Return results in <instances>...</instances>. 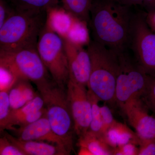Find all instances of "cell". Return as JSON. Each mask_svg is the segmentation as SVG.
Here are the masks:
<instances>
[{
	"instance_id": "6da1fadb",
	"label": "cell",
	"mask_w": 155,
	"mask_h": 155,
	"mask_svg": "<svg viewBox=\"0 0 155 155\" xmlns=\"http://www.w3.org/2000/svg\"><path fill=\"white\" fill-rule=\"evenodd\" d=\"M116 0H93L89 25L93 40L116 53L128 50L135 14Z\"/></svg>"
},
{
	"instance_id": "7a4b0ae2",
	"label": "cell",
	"mask_w": 155,
	"mask_h": 155,
	"mask_svg": "<svg viewBox=\"0 0 155 155\" xmlns=\"http://www.w3.org/2000/svg\"><path fill=\"white\" fill-rule=\"evenodd\" d=\"M87 49L91 64L88 89L100 101L115 104L119 67L118 54L93 40L88 43Z\"/></svg>"
},
{
	"instance_id": "3957f363",
	"label": "cell",
	"mask_w": 155,
	"mask_h": 155,
	"mask_svg": "<svg viewBox=\"0 0 155 155\" xmlns=\"http://www.w3.org/2000/svg\"><path fill=\"white\" fill-rule=\"evenodd\" d=\"M48 12L15 11L0 27V50L12 51L36 48Z\"/></svg>"
},
{
	"instance_id": "277c9868",
	"label": "cell",
	"mask_w": 155,
	"mask_h": 155,
	"mask_svg": "<svg viewBox=\"0 0 155 155\" xmlns=\"http://www.w3.org/2000/svg\"><path fill=\"white\" fill-rule=\"evenodd\" d=\"M37 50L55 83L66 90L69 69L64 39L54 29L49 19L40 34Z\"/></svg>"
},
{
	"instance_id": "5b68a950",
	"label": "cell",
	"mask_w": 155,
	"mask_h": 155,
	"mask_svg": "<svg viewBox=\"0 0 155 155\" xmlns=\"http://www.w3.org/2000/svg\"><path fill=\"white\" fill-rule=\"evenodd\" d=\"M0 67L14 78L27 79L37 88L54 81L36 48L6 51L0 50Z\"/></svg>"
},
{
	"instance_id": "8992f818",
	"label": "cell",
	"mask_w": 155,
	"mask_h": 155,
	"mask_svg": "<svg viewBox=\"0 0 155 155\" xmlns=\"http://www.w3.org/2000/svg\"><path fill=\"white\" fill-rule=\"evenodd\" d=\"M37 89L44 101L47 117L53 130L72 150L75 130L66 89L59 87L54 81Z\"/></svg>"
},
{
	"instance_id": "52a82bcc",
	"label": "cell",
	"mask_w": 155,
	"mask_h": 155,
	"mask_svg": "<svg viewBox=\"0 0 155 155\" xmlns=\"http://www.w3.org/2000/svg\"><path fill=\"white\" fill-rule=\"evenodd\" d=\"M119 67L116 80V103L122 108L131 99L140 97L148 75L127 50L117 53Z\"/></svg>"
},
{
	"instance_id": "ba28073f",
	"label": "cell",
	"mask_w": 155,
	"mask_h": 155,
	"mask_svg": "<svg viewBox=\"0 0 155 155\" xmlns=\"http://www.w3.org/2000/svg\"><path fill=\"white\" fill-rule=\"evenodd\" d=\"M128 48L147 74L155 75V33L147 24L144 13L135 14Z\"/></svg>"
},
{
	"instance_id": "9c48e42d",
	"label": "cell",
	"mask_w": 155,
	"mask_h": 155,
	"mask_svg": "<svg viewBox=\"0 0 155 155\" xmlns=\"http://www.w3.org/2000/svg\"><path fill=\"white\" fill-rule=\"evenodd\" d=\"M87 87L68 81L66 93L74 122V130L78 137L86 133L91 120V104Z\"/></svg>"
},
{
	"instance_id": "30bf717a",
	"label": "cell",
	"mask_w": 155,
	"mask_h": 155,
	"mask_svg": "<svg viewBox=\"0 0 155 155\" xmlns=\"http://www.w3.org/2000/svg\"><path fill=\"white\" fill-rule=\"evenodd\" d=\"M63 37L69 64V80L87 87L91 64L87 49L69 36Z\"/></svg>"
},
{
	"instance_id": "8fae6325",
	"label": "cell",
	"mask_w": 155,
	"mask_h": 155,
	"mask_svg": "<svg viewBox=\"0 0 155 155\" xmlns=\"http://www.w3.org/2000/svg\"><path fill=\"white\" fill-rule=\"evenodd\" d=\"M140 140L155 139V117L140 97L131 99L121 109Z\"/></svg>"
},
{
	"instance_id": "7c38bea8",
	"label": "cell",
	"mask_w": 155,
	"mask_h": 155,
	"mask_svg": "<svg viewBox=\"0 0 155 155\" xmlns=\"http://www.w3.org/2000/svg\"><path fill=\"white\" fill-rule=\"evenodd\" d=\"M11 130L16 132L17 138L19 139L46 142L57 145L69 152L72 151L64 140L54 132L46 114L31 124L17 129L14 127Z\"/></svg>"
},
{
	"instance_id": "4fadbf2b",
	"label": "cell",
	"mask_w": 155,
	"mask_h": 155,
	"mask_svg": "<svg viewBox=\"0 0 155 155\" xmlns=\"http://www.w3.org/2000/svg\"><path fill=\"white\" fill-rule=\"evenodd\" d=\"M4 135L24 153L25 155H67L70 154L67 150L57 145L46 142L25 140L14 137L7 132Z\"/></svg>"
},
{
	"instance_id": "5bb4252c",
	"label": "cell",
	"mask_w": 155,
	"mask_h": 155,
	"mask_svg": "<svg viewBox=\"0 0 155 155\" xmlns=\"http://www.w3.org/2000/svg\"><path fill=\"white\" fill-rule=\"evenodd\" d=\"M102 137L106 143L114 150L129 143H134L139 146L140 142L135 131L117 121L104 131Z\"/></svg>"
},
{
	"instance_id": "9a60e30c",
	"label": "cell",
	"mask_w": 155,
	"mask_h": 155,
	"mask_svg": "<svg viewBox=\"0 0 155 155\" xmlns=\"http://www.w3.org/2000/svg\"><path fill=\"white\" fill-rule=\"evenodd\" d=\"M78 145L79 155H114V149L106 143L102 136L89 130L78 137Z\"/></svg>"
},
{
	"instance_id": "2e32d148",
	"label": "cell",
	"mask_w": 155,
	"mask_h": 155,
	"mask_svg": "<svg viewBox=\"0 0 155 155\" xmlns=\"http://www.w3.org/2000/svg\"><path fill=\"white\" fill-rule=\"evenodd\" d=\"M31 82L27 79L17 78L9 91L11 110H16L25 105L38 94Z\"/></svg>"
},
{
	"instance_id": "e0dca14e",
	"label": "cell",
	"mask_w": 155,
	"mask_h": 155,
	"mask_svg": "<svg viewBox=\"0 0 155 155\" xmlns=\"http://www.w3.org/2000/svg\"><path fill=\"white\" fill-rule=\"evenodd\" d=\"M16 11L49 12L57 8L60 0H6Z\"/></svg>"
},
{
	"instance_id": "ac0fdd59",
	"label": "cell",
	"mask_w": 155,
	"mask_h": 155,
	"mask_svg": "<svg viewBox=\"0 0 155 155\" xmlns=\"http://www.w3.org/2000/svg\"><path fill=\"white\" fill-rule=\"evenodd\" d=\"M93 0H61L63 8L68 14L84 23H88Z\"/></svg>"
},
{
	"instance_id": "d6986e66",
	"label": "cell",
	"mask_w": 155,
	"mask_h": 155,
	"mask_svg": "<svg viewBox=\"0 0 155 155\" xmlns=\"http://www.w3.org/2000/svg\"><path fill=\"white\" fill-rule=\"evenodd\" d=\"M45 107L44 100L40 94H38L34 98L21 108L16 110H11L5 129L10 130L14 122L17 119L40 110Z\"/></svg>"
},
{
	"instance_id": "ffe728a7",
	"label": "cell",
	"mask_w": 155,
	"mask_h": 155,
	"mask_svg": "<svg viewBox=\"0 0 155 155\" xmlns=\"http://www.w3.org/2000/svg\"><path fill=\"white\" fill-rule=\"evenodd\" d=\"M88 95L91 104V120L88 130L96 135L102 136L104 125L101 107L99 105L100 100L88 89Z\"/></svg>"
},
{
	"instance_id": "44dd1931",
	"label": "cell",
	"mask_w": 155,
	"mask_h": 155,
	"mask_svg": "<svg viewBox=\"0 0 155 155\" xmlns=\"http://www.w3.org/2000/svg\"><path fill=\"white\" fill-rule=\"evenodd\" d=\"M140 98L155 117V75H148L146 85Z\"/></svg>"
},
{
	"instance_id": "7402d4cb",
	"label": "cell",
	"mask_w": 155,
	"mask_h": 155,
	"mask_svg": "<svg viewBox=\"0 0 155 155\" xmlns=\"http://www.w3.org/2000/svg\"><path fill=\"white\" fill-rule=\"evenodd\" d=\"M10 88L11 87L0 91V127L1 131L5 129L11 110L9 98Z\"/></svg>"
},
{
	"instance_id": "603a6c76",
	"label": "cell",
	"mask_w": 155,
	"mask_h": 155,
	"mask_svg": "<svg viewBox=\"0 0 155 155\" xmlns=\"http://www.w3.org/2000/svg\"><path fill=\"white\" fill-rule=\"evenodd\" d=\"M0 155H25L4 135L0 138Z\"/></svg>"
},
{
	"instance_id": "cb8c5ba5",
	"label": "cell",
	"mask_w": 155,
	"mask_h": 155,
	"mask_svg": "<svg viewBox=\"0 0 155 155\" xmlns=\"http://www.w3.org/2000/svg\"><path fill=\"white\" fill-rule=\"evenodd\" d=\"M46 114V109L45 107L43 108L40 110L31 113L28 115L19 118L17 119L16 122H14L12 127L10 130H11L14 126L18 125L19 127H23L31 124L35 122L37 120L40 119L41 117L45 116Z\"/></svg>"
},
{
	"instance_id": "d4e9b609",
	"label": "cell",
	"mask_w": 155,
	"mask_h": 155,
	"mask_svg": "<svg viewBox=\"0 0 155 155\" xmlns=\"http://www.w3.org/2000/svg\"><path fill=\"white\" fill-rule=\"evenodd\" d=\"M15 11L6 0H0V27Z\"/></svg>"
},
{
	"instance_id": "484cf974",
	"label": "cell",
	"mask_w": 155,
	"mask_h": 155,
	"mask_svg": "<svg viewBox=\"0 0 155 155\" xmlns=\"http://www.w3.org/2000/svg\"><path fill=\"white\" fill-rule=\"evenodd\" d=\"M101 110L104 125V132L105 130L113 125L117 120L114 118L113 112L108 106L104 105L102 107H101Z\"/></svg>"
},
{
	"instance_id": "4316f807",
	"label": "cell",
	"mask_w": 155,
	"mask_h": 155,
	"mask_svg": "<svg viewBox=\"0 0 155 155\" xmlns=\"http://www.w3.org/2000/svg\"><path fill=\"white\" fill-rule=\"evenodd\" d=\"M138 155H155V139L140 140Z\"/></svg>"
},
{
	"instance_id": "83f0119b",
	"label": "cell",
	"mask_w": 155,
	"mask_h": 155,
	"mask_svg": "<svg viewBox=\"0 0 155 155\" xmlns=\"http://www.w3.org/2000/svg\"><path fill=\"white\" fill-rule=\"evenodd\" d=\"M139 147L133 143H127L116 148L114 150V155H138Z\"/></svg>"
},
{
	"instance_id": "f1b7e54d",
	"label": "cell",
	"mask_w": 155,
	"mask_h": 155,
	"mask_svg": "<svg viewBox=\"0 0 155 155\" xmlns=\"http://www.w3.org/2000/svg\"><path fill=\"white\" fill-rule=\"evenodd\" d=\"M145 19L147 24L152 31L155 33V10L144 13Z\"/></svg>"
},
{
	"instance_id": "f546056e",
	"label": "cell",
	"mask_w": 155,
	"mask_h": 155,
	"mask_svg": "<svg viewBox=\"0 0 155 155\" xmlns=\"http://www.w3.org/2000/svg\"><path fill=\"white\" fill-rule=\"evenodd\" d=\"M122 5L133 7L136 6L142 5L143 0H116Z\"/></svg>"
},
{
	"instance_id": "4dcf8cb0",
	"label": "cell",
	"mask_w": 155,
	"mask_h": 155,
	"mask_svg": "<svg viewBox=\"0 0 155 155\" xmlns=\"http://www.w3.org/2000/svg\"><path fill=\"white\" fill-rule=\"evenodd\" d=\"M142 6L148 11L155 10V0H143Z\"/></svg>"
}]
</instances>
